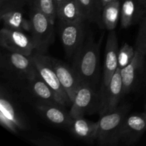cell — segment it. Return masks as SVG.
<instances>
[{"mask_svg": "<svg viewBox=\"0 0 146 146\" xmlns=\"http://www.w3.org/2000/svg\"><path fill=\"white\" fill-rule=\"evenodd\" d=\"M101 95L96 88L87 84H81L78 87L71 104L69 113L72 118L84 117L96 110L101 109Z\"/></svg>", "mask_w": 146, "mask_h": 146, "instance_id": "obj_6", "label": "cell"}, {"mask_svg": "<svg viewBox=\"0 0 146 146\" xmlns=\"http://www.w3.org/2000/svg\"><path fill=\"white\" fill-rule=\"evenodd\" d=\"M137 1L139 3H141L143 6H144L146 8V0H137Z\"/></svg>", "mask_w": 146, "mask_h": 146, "instance_id": "obj_30", "label": "cell"}, {"mask_svg": "<svg viewBox=\"0 0 146 146\" xmlns=\"http://www.w3.org/2000/svg\"></svg>", "mask_w": 146, "mask_h": 146, "instance_id": "obj_32", "label": "cell"}, {"mask_svg": "<svg viewBox=\"0 0 146 146\" xmlns=\"http://www.w3.org/2000/svg\"><path fill=\"white\" fill-rule=\"evenodd\" d=\"M23 10H14L0 14L3 27L19 30L24 32H31V24L30 19H27L23 14Z\"/></svg>", "mask_w": 146, "mask_h": 146, "instance_id": "obj_20", "label": "cell"}, {"mask_svg": "<svg viewBox=\"0 0 146 146\" xmlns=\"http://www.w3.org/2000/svg\"><path fill=\"white\" fill-rule=\"evenodd\" d=\"M146 14V8L137 0H123L121 2V26L127 29L142 21Z\"/></svg>", "mask_w": 146, "mask_h": 146, "instance_id": "obj_17", "label": "cell"}, {"mask_svg": "<svg viewBox=\"0 0 146 146\" xmlns=\"http://www.w3.org/2000/svg\"><path fill=\"white\" fill-rule=\"evenodd\" d=\"M1 55V66L7 74L18 79L29 82L34 78L37 71L31 56L9 51Z\"/></svg>", "mask_w": 146, "mask_h": 146, "instance_id": "obj_5", "label": "cell"}, {"mask_svg": "<svg viewBox=\"0 0 146 146\" xmlns=\"http://www.w3.org/2000/svg\"><path fill=\"white\" fill-rule=\"evenodd\" d=\"M64 0H54V2H55L56 6V8L61 4V3L64 1Z\"/></svg>", "mask_w": 146, "mask_h": 146, "instance_id": "obj_29", "label": "cell"}, {"mask_svg": "<svg viewBox=\"0 0 146 146\" xmlns=\"http://www.w3.org/2000/svg\"><path fill=\"white\" fill-rule=\"evenodd\" d=\"M131 106L128 104L118 106L114 111L101 115L98 121L96 141L103 146H114L121 143L123 124L128 115Z\"/></svg>", "mask_w": 146, "mask_h": 146, "instance_id": "obj_2", "label": "cell"}, {"mask_svg": "<svg viewBox=\"0 0 146 146\" xmlns=\"http://www.w3.org/2000/svg\"><path fill=\"white\" fill-rule=\"evenodd\" d=\"M0 123L7 131L15 134L28 128L25 118L3 86L0 92Z\"/></svg>", "mask_w": 146, "mask_h": 146, "instance_id": "obj_4", "label": "cell"}, {"mask_svg": "<svg viewBox=\"0 0 146 146\" xmlns=\"http://www.w3.org/2000/svg\"><path fill=\"white\" fill-rule=\"evenodd\" d=\"M145 56V54L135 49V54L133 61L124 68H120L123 96L129 94L135 88L138 74L143 66Z\"/></svg>", "mask_w": 146, "mask_h": 146, "instance_id": "obj_15", "label": "cell"}, {"mask_svg": "<svg viewBox=\"0 0 146 146\" xmlns=\"http://www.w3.org/2000/svg\"><path fill=\"white\" fill-rule=\"evenodd\" d=\"M64 107L61 104L39 100L35 104L36 109L44 119L56 126L68 128L73 118Z\"/></svg>", "mask_w": 146, "mask_h": 146, "instance_id": "obj_11", "label": "cell"}, {"mask_svg": "<svg viewBox=\"0 0 146 146\" xmlns=\"http://www.w3.org/2000/svg\"><path fill=\"white\" fill-rule=\"evenodd\" d=\"M99 122L88 121L84 117L73 118L68 129L78 139L89 143L96 141Z\"/></svg>", "mask_w": 146, "mask_h": 146, "instance_id": "obj_16", "label": "cell"}, {"mask_svg": "<svg viewBox=\"0 0 146 146\" xmlns=\"http://www.w3.org/2000/svg\"><path fill=\"white\" fill-rule=\"evenodd\" d=\"M145 115H146V111H145Z\"/></svg>", "mask_w": 146, "mask_h": 146, "instance_id": "obj_31", "label": "cell"}, {"mask_svg": "<svg viewBox=\"0 0 146 146\" xmlns=\"http://www.w3.org/2000/svg\"><path fill=\"white\" fill-rule=\"evenodd\" d=\"M135 49L146 55V14L141 21L135 41Z\"/></svg>", "mask_w": 146, "mask_h": 146, "instance_id": "obj_27", "label": "cell"}, {"mask_svg": "<svg viewBox=\"0 0 146 146\" xmlns=\"http://www.w3.org/2000/svg\"><path fill=\"white\" fill-rule=\"evenodd\" d=\"M118 42L116 34L114 30L109 31L107 36L106 44L105 49V58L104 64V74H103L102 86L101 90V98L105 91H106L108 86L116 71L118 67Z\"/></svg>", "mask_w": 146, "mask_h": 146, "instance_id": "obj_10", "label": "cell"}, {"mask_svg": "<svg viewBox=\"0 0 146 146\" xmlns=\"http://www.w3.org/2000/svg\"><path fill=\"white\" fill-rule=\"evenodd\" d=\"M101 41L94 40L91 33L87 35L81 48L73 59L72 67L81 80L96 88L99 74V58Z\"/></svg>", "mask_w": 146, "mask_h": 146, "instance_id": "obj_1", "label": "cell"}, {"mask_svg": "<svg viewBox=\"0 0 146 146\" xmlns=\"http://www.w3.org/2000/svg\"><path fill=\"white\" fill-rule=\"evenodd\" d=\"M101 4H102L103 7H104V6L106 5L107 4H108V3L111 2V1H113V0H101Z\"/></svg>", "mask_w": 146, "mask_h": 146, "instance_id": "obj_28", "label": "cell"}, {"mask_svg": "<svg viewBox=\"0 0 146 146\" xmlns=\"http://www.w3.org/2000/svg\"><path fill=\"white\" fill-rule=\"evenodd\" d=\"M29 5L38 7L54 24L57 18L56 6L54 0H29Z\"/></svg>", "mask_w": 146, "mask_h": 146, "instance_id": "obj_23", "label": "cell"}, {"mask_svg": "<svg viewBox=\"0 0 146 146\" xmlns=\"http://www.w3.org/2000/svg\"><path fill=\"white\" fill-rule=\"evenodd\" d=\"M31 57L37 72L46 84L58 94L66 106L71 104L69 97L61 86L56 73L50 61L49 56L34 51Z\"/></svg>", "mask_w": 146, "mask_h": 146, "instance_id": "obj_7", "label": "cell"}, {"mask_svg": "<svg viewBox=\"0 0 146 146\" xmlns=\"http://www.w3.org/2000/svg\"><path fill=\"white\" fill-rule=\"evenodd\" d=\"M121 0H113L103 7L101 28L113 31L121 19Z\"/></svg>", "mask_w": 146, "mask_h": 146, "instance_id": "obj_21", "label": "cell"}, {"mask_svg": "<svg viewBox=\"0 0 146 146\" xmlns=\"http://www.w3.org/2000/svg\"><path fill=\"white\" fill-rule=\"evenodd\" d=\"M86 21L96 23L101 27L103 6L101 0H77Z\"/></svg>", "mask_w": 146, "mask_h": 146, "instance_id": "obj_22", "label": "cell"}, {"mask_svg": "<svg viewBox=\"0 0 146 146\" xmlns=\"http://www.w3.org/2000/svg\"><path fill=\"white\" fill-rule=\"evenodd\" d=\"M123 96L121 69L117 68L108 86L106 91L101 96L100 114L101 115L114 111L118 106L120 101Z\"/></svg>", "mask_w": 146, "mask_h": 146, "instance_id": "obj_14", "label": "cell"}, {"mask_svg": "<svg viewBox=\"0 0 146 146\" xmlns=\"http://www.w3.org/2000/svg\"><path fill=\"white\" fill-rule=\"evenodd\" d=\"M135 54V48L128 43H124L118 50V67L123 68L128 66L133 59Z\"/></svg>", "mask_w": 146, "mask_h": 146, "instance_id": "obj_24", "label": "cell"}, {"mask_svg": "<svg viewBox=\"0 0 146 146\" xmlns=\"http://www.w3.org/2000/svg\"><path fill=\"white\" fill-rule=\"evenodd\" d=\"M29 0H0V14L14 10H23Z\"/></svg>", "mask_w": 146, "mask_h": 146, "instance_id": "obj_25", "label": "cell"}, {"mask_svg": "<svg viewBox=\"0 0 146 146\" xmlns=\"http://www.w3.org/2000/svg\"><path fill=\"white\" fill-rule=\"evenodd\" d=\"M28 84L31 92L39 101L59 104L66 106L63 100L54 90L51 89L48 85L46 84L38 72L33 79L29 81Z\"/></svg>", "mask_w": 146, "mask_h": 146, "instance_id": "obj_18", "label": "cell"}, {"mask_svg": "<svg viewBox=\"0 0 146 146\" xmlns=\"http://www.w3.org/2000/svg\"><path fill=\"white\" fill-rule=\"evenodd\" d=\"M56 14L59 22L63 24L86 21L77 0H64L56 8Z\"/></svg>", "mask_w": 146, "mask_h": 146, "instance_id": "obj_19", "label": "cell"}, {"mask_svg": "<svg viewBox=\"0 0 146 146\" xmlns=\"http://www.w3.org/2000/svg\"><path fill=\"white\" fill-rule=\"evenodd\" d=\"M86 21L76 23H60V36L66 54L74 58L86 38Z\"/></svg>", "mask_w": 146, "mask_h": 146, "instance_id": "obj_9", "label": "cell"}, {"mask_svg": "<svg viewBox=\"0 0 146 146\" xmlns=\"http://www.w3.org/2000/svg\"><path fill=\"white\" fill-rule=\"evenodd\" d=\"M29 7V19L31 24L30 34L35 46V51L46 54L55 40L54 24L38 7Z\"/></svg>", "mask_w": 146, "mask_h": 146, "instance_id": "obj_3", "label": "cell"}, {"mask_svg": "<svg viewBox=\"0 0 146 146\" xmlns=\"http://www.w3.org/2000/svg\"><path fill=\"white\" fill-rule=\"evenodd\" d=\"M145 131V113L128 115L121 129V143L126 145H133L139 141Z\"/></svg>", "mask_w": 146, "mask_h": 146, "instance_id": "obj_13", "label": "cell"}, {"mask_svg": "<svg viewBox=\"0 0 146 146\" xmlns=\"http://www.w3.org/2000/svg\"><path fill=\"white\" fill-rule=\"evenodd\" d=\"M33 144L39 146H61L64 145L62 140L49 135H39L29 140Z\"/></svg>", "mask_w": 146, "mask_h": 146, "instance_id": "obj_26", "label": "cell"}, {"mask_svg": "<svg viewBox=\"0 0 146 146\" xmlns=\"http://www.w3.org/2000/svg\"><path fill=\"white\" fill-rule=\"evenodd\" d=\"M0 44L7 51L31 56L35 51L31 36L19 30L2 27L0 31Z\"/></svg>", "mask_w": 146, "mask_h": 146, "instance_id": "obj_8", "label": "cell"}, {"mask_svg": "<svg viewBox=\"0 0 146 146\" xmlns=\"http://www.w3.org/2000/svg\"><path fill=\"white\" fill-rule=\"evenodd\" d=\"M49 59L61 86L66 92L72 104L76 93L81 84L79 77L72 66H70L61 60L53 57L49 56Z\"/></svg>", "mask_w": 146, "mask_h": 146, "instance_id": "obj_12", "label": "cell"}]
</instances>
